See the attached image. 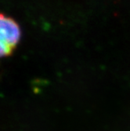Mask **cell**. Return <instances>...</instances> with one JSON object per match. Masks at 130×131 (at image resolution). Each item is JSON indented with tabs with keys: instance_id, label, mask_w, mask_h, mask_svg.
<instances>
[{
	"instance_id": "1",
	"label": "cell",
	"mask_w": 130,
	"mask_h": 131,
	"mask_svg": "<svg viewBox=\"0 0 130 131\" xmlns=\"http://www.w3.org/2000/svg\"><path fill=\"white\" fill-rule=\"evenodd\" d=\"M0 53L2 57L12 54L21 38V30L18 23L10 17L1 15L0 18Z\"/></svg>"
}]
</instances>
